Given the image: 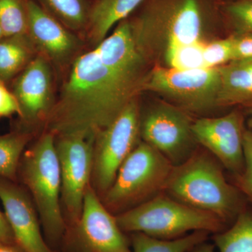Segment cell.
<instances>
[{
	"label": "cell",
	"mask_w": 252,
	"mask_h": 252,
	"mask_svg": "<svg viewBox=\"0 0 252 252\" xmlns=\"http://www.w3.org/2000/svg\"><path fill=\"white\" fill-rule=\"evenodd\" d=\"M188 252H215V245L205 240L194 246Z\"/></svg>",
	"instance_id": "cell-32"
},
{
	"label": "cell",
	"mask_w": 252,
	"mask_h": 252,
	"mask_svg": "<svg viewBox=\"0 0 252 252\" xmlns=\"http://www.w3.org/2000/svg\"><path fill=\"white\" fill-rule=\"evenodd\" d=\"M204 44L167 45L165 59L169 67L178 70H193L208 68L203 56Z\"/></svg>",
	"instance_id": "cell-23"
},
{
	"label": "cell",
	"mask_w": 252,
	"mask_h": 252,
	"mask_svg": "<svg viewBox=\"0 0 252 252\" xmlns=\"http://www.w3.org/2000/svg\"><path fill=\"white\" fill-rule=\"evenodd\" d=\"M220 68L178 70L158 67L144 81L142 89L165 94L185 107L203 111L217 106Z\"/></svg>",
	"instance_id": "cell-7"
},
{
	"label": "cell",
	"mask_w": 252,
	"mask_h": 252,
	"mask_svg": "<svg viewBox=\"0 0 252 252\" xmlns=\"http://www.w3.org/2000/svg\"><path fill=\"white\" fill-rule=\"evenodd\" d=\"M188 116L180 109L158 106L149 111L140 123L144 142L157 149L174 165L185 162L194 152L196 142Z\"/></svg>",
	"instance_id": "cell-9"
},
{
	"label": "cell",
	"mask_w": 252,
	"mask_h": 252,
	"mask_svg": "<svg viewBox=\"0 0 252 252\" xmlns=\"http://www.w3.org/2000/svg\"><path fill=\"white\" fill-rule=\"evenodd\" d=\"M116 219L124 232L164 240L181 238L198 230L215 234L228 227L215 215L186 205L164 192L119 214Z\"/></svg>",
	"instance_id": "cell-3"
},
{
	"label": "cell",
	"mask_w": 252,
	"mask_h": 252,
	"mask_svg": "<svg viewBox=\"0 0 252 252\" xmlns=\"http://www.w3.org/2000/svg\"><path fill=\"white\" fill-rule=\"evenodd\" d=\"M223 167L207 151L194 152L174 166L164 193L231 225L243 211V198L225 179Z\"/></svg>",
	"instance_id": "cell-2"
},
{
	"label": "cell",
	"mask_w": 252,
	"mask_h": 252,
	"mask_svg": "<svg viewBox=\"0 0 252 252\" xmlns=\"http://www.w3.org/2000/svg\"><path fill=\"white\" fill-rule=\"evenodd\" d=\"M162 11L157 18L165 25L167 45L200 41L203 20L198 0H177Z\"/></svg>",
	"instance_id": "cell-15"
},
{
	"label": "cell",
	"mask_w": 252,
	"mask_h": 252,
	"mask_svg": "<svg viewBox=\"0 0 252 252\" xmlns=\"http://www.w3.org/2000/svg\"><path fill=\"white\" fill-rule=\"evenodd\" d=\"M0 252H27L21 248L16 242L7 243L0 241Z\"/></svg>",
	"instance_id": "cell-31"
},
{
	"label": "cell",
	"mask_w": 252,
	"mask_h": 252,
	"mask_svg": "<svg viewBox=\"0 0 252 252\" xmlns=\"http://www.w3.org/2000/svg\"><path fill=\"white\" fill-rule=\"evenodd\" d=\"M210 233L194 231L181 238L164 240L141 233H132V252H188L195 245L205 241Z\"/></svg>",
	"instance_id": "cell-19"
},
{
	"label": "cell",
	"mask_w": 252,
	"mask_h": 252,
	"mask_svg": "<svg viewBox=\"0 0 252 252\" xmlns=\"http://www.w3.org/2000/svg\"><path fill=\"white\" fill-rule=\"evenodd\" d=\"M220 75L217 106L252 103V69L249 61L219 67Z\"/></svg>",
	"instance_id": "cell-16"
},
{
	"label": "cell",
	"mask_w": 252,
	"mask_h": 252,
	"mask_svg": "<svg viewBox=\"0 0 252 252\" xmlns=\"http://www.w3.org/2000/svg\"><path fill=\"white\" fill-rule=\"evenodd\" d=\"M77 237L86 252H132L116 217L111 215L91 187L84 195Z\"/></svg>",
	"instance_id": "cell-11"
},
{
	"label": "cell",
	"mask_w": 252,
	"mask_h": 252,
	"mask_svg": "<svg viewBox=\"0 0 252 252\" xmlns=\"http://www.w3.org/2000/svg\"><path fill=\"white\" fill-rule=\"evenodd\" d=\"M4 34H3L2 31H1V28H0V39H2V38H4Z\"/></svg>",
	"instance_id": "cell-33"
},
{
	"label": "cell",
	"mask_w": 252,
	"mask_h": 252,
	"mask_svg": "<svg viewBox=\"0 0 252 252\" xmlns=\"http://www.w3.org/2000/svg\"><path fill=\"white\" fill-rule=\"evenodd\" d=\"M251 113H252V110H251Z\"/></svg>",
	"instance_id": "cell-34"
},
{
	"label": "cell",
	"mask_w": 252,
	"mask_h": 252,
	"mask_svg": "<svg viewBox=\"0 0 252 252\" xmlns=\"http://www.w3.org/2000/svg\"><path fill=\"white\" fill-rule=\"evenodd\" d=\"M21 115V109L13 92L6 87V84L0 80V117H6L13 114Z\"/></svg>",
	"instance_id": "cell-29"
},
{
	"label": "cell",
	"mask_w": 252,
	"mask_h": 252,
	"mask_svg": "<svg viewBox=\"0 0 252 252\" xmlns=\"http://www.w3.org/2000/svg\"><path fill=\"white\" fill-rule=\"evenodd\" d=\"M213 240L220 252H252V212H240L226 229L214 234Z\"/></svg>",
	"instance_id": "cell-20"
},
{
	"label": "cell",
	"mask_w": 252,
	"mask_h": 252,
	"mask_svg": "<svg viewBox=\"0 0 252 252\" xmlns=\"http://www.w3.org/2000/svg\"><path fill=\"white\" fill-rule=\"evenodd\" d=\"M144 80L113 65L95 46L73 62L48 114L49 132L94 140L135 99Z\"/></svg>",
	"instance_id": "cell-1"
},
{
	"label": "cell",
	"mask_w": 252,
	"mask_h": 252,
	"mask_svg": "<svg viewBox=\"0 0 252 252\" xmlns=\"http://www.w3.org/2000/svg\"><path fill=\"white\" fill-rule=\"evenodd\" d=\"M252 60V33H245L233 37V61Z\"/></svg>",
	"instance_id": "cell-28"
},
{
	"label": "cell",
	"mask_w": 252,
	"mask_h": 252,
	"mask_svg": "<svg viewBox=\"0 0 252 252\" xmlns=\"http://www.w3.org/2000/svg\"><path fill=\"white\" fill-rule=\"evenodd\" d=\"M192 132L197 143L201 144L222 166L236 177L243 171V117L232 112L223 117L202 118L192 124Z\"/></svg>",
	"instance_id": "cell-10"
},
{
	"label": "cell",
	"mask_w": 252,
	"mask_h": 252,
	"mask_svg": "<svg viewBox=\"0 0 252 252\" xmlns=\"http://www.w3.org/2000/svg\"><path fill=\"white\" fill-rule=\"evenodd\" d=\"M28 35L48 60L63 63L79 46L77 38L33 0L27 1Z\"/></svg>",
	"instance_id": "cell-14"
},
{
	"label": "cell",
	"mask_w": 252,
	"mask_h": 252,
	"mask_svg": "<svg viewBox=\"0 0 252 252\" xmlns=\"http://www.w3.org/2000/svg\"><path fill=\"white\" fill-rule=\"evenodd\" d=\"M228 11L239 31L252 33V0H242L230 4Z\"/></svg>",
	"instance_id": "cell-27"
},
{
	"label": "cell",
	"mask_w": 252,
	"mask_h": 252,
	"mask_svg": "<svg viewBox=\"0 0 252 252\" xmlns=\"http://www.w3.org/2000/svg\"><path fill=\"white\" fill-rule=\"evenodd\" d=\"M0 241L7 242V243L16 242L12 230L5 217L4 213L1 211H0Z\"/></svg>",
	"instance_id": "cell-30"
},
{
	"label": "cell",
	"mask_w": 252,
	"mask_h": 252,
	"mask_svg": "<svg viewBox=\"0 0 252 252\" xmlns=\"http://www.w3.org/2000/svg\"><path fill=\"white\" fill-rule=\"evenodd\" d=\"M26 132L0 135V177L16 182L23 152L29 142Z\"/></svg>",
	"instance_id": "cell-21"
},
{
	"label": "cell",
	"mask_w": 252,
	"mask_h": 252,
	"mask_svg": "<svg viewBox=\"0 0 252 252\" xmlns=\"http://www.w3.org/2000/svg\"><path fill=\"white\" fill-rule=\"evenodd\" d=\"M0 201L16 243L27 252H53L43 238L34 205L21 187L0 177Z\"/></svg>",
	"instance_id": "cell-12"
},
{
	"label": "cell",
	"mask_w": 252,
	"mask_h": 252,
	"mask_svg": "<svg viewBox=\"0 0 252 252\" xmlns=\"http://www.w3.org/2000/svg\"><path fill=\"white\" fill-rule=\"evenodd\" d=\"M67 27L79 30L88 25L89 13L84 0H42Z\"/></svg>",
	"instance_id": "cell-24"
},
{
	"label": "cell",
	"mask_w": 252,
	"mask_h": 252,
	"mask_svg": "<svg viewBox=\"0 0 252 252\" xmlns=\"http://www.w3.org/2000/svg\"><path fill=\"white\" fill-rule=\"evenodd\" d=\"M94 142L81 136H63L56 144L63 203L76 223L80 219L84 195L93 173Z\"/></svg>",
	"instance_id": "cell-8"
},
{
	"label": "cell",
	"mask_w": 252,
	"mask_h": 252,
	"mask_svg": "<svg viewBox=\"0 0 252 252\" xmlns=\"http://www.w3.org/2000/svg\"><path fill=\"white\" fill-rule=\"evenodd\" d=\"M52 73L48 59L36 56L14 81L13 94L26 123L47 117L53 107Z\"/></svg>",
	"instance_id": "cell-13"
},
{
	"label": "cell",
	"mask_w": 252,
	"mask_h": 252,
	"mask_svg": "<svg viewBox=\"0 0 252 252\" xmlns=\"http://www.w3.org/2000/svg\"><path fill=\"white\" fill-rule=\"evenodd\" d=\"M18 172L32 195L46 236L58 241L64 235L65 225L60 203L62 184L54 134L46 132L23 154Z\"/></svg>",
	"instance_id": "cell-4"
},
{
	"label": "cell",
	"mask_w": 252,
	"mask_h": 252,
	"mask_svg": "<svg viewBox=\"0 0 252 252\" xmlns=\"http://www.w3.org/2000/svg\"><path fill=\"white\" fill-rule=\"evenodd\" d=\"M245 166L243 171L236 177L241 191L252 201V132L245 130L243 137Z\"/></svg>",
	"instance_id": "cell-26"
},
{
	"label": "cell",
	"mask_w": 252,
	"mask_h": 252,
	"mask_svg": "<svg viewBox=\"0 0 252 252\" xmlns=\"http://www.w3.org/2000/svg\"><path fill=\"white\" fill-rule=\"evenodd\" d=\"M203 56L207 67H221L233 61V37L204 44Z\"/></svg>",
	"instance_id": "cell-25"
},
{
	"label": "cell",
	"mask_w": 252,
	"mask_h": 252,
	"mask_svg": "<svg viewBox=\"0 0 252 252\" xmlns=\"http://www.w3.org/2000/svg\"><path fill=\"white\" fill-rule=\"evenodd\" d=\"M174 166L157 149L140 142L123 162L104 194V205L109 211L120 214L163 193Z\"/></svg>",
	"instance_id": "cell-5"
},
{
	"label": "cell",
	"mask_w": 252,
	"mask_h": 252,
	"mask_svg": "<svg viewBox=\"0 0 252 252\" xmlns=\"http://www.w3.org/2000/svg\"><path fill=\"white\" fill-rule=\"evenodd\" d=\"M0 28L4 37L28 34L27 1L0 0Z\"/></svg>",
	"instance_id": "cell-22"
},
{
	"label": "cell",
	"mask_w": 252,
	"mask_h": 252,
	"mask_svg": "<svg viewBox=\"0 0 252 252\" xmlns=\"http://www.w3.org/2000/svg\"><path fill=\"white\" fill-rule=\"evenodd\" d=\"M140 133V114L135 99L96 136L92 175L101 193H105L112 185L123 162L139 144Z\"/></svg>",
	"instance_id": "cell-6"
},
{
	"label": "cell",
	"mask_w": 252,
	"mask_h": 252,
	"mask_svg": "<svg viewBox=\"0 0 252 252\" xmlns=\"http://www.w3.org/2000/svg\"><path fill=\"white\" fill-rule=\"evenodd\" d=\"M36 49L28 34L0 39V80L6 84L17 77L36 57Z\"/></svg>",
	"instance_id": "cell-18"
},
{
	"label": "cell",
	"mask_w": 252,
	"mask_h": 252,
	"mask_svg": "<svg viewBox=\"0 0 252 252\" xmlns=\"http://www.w3.org/2000/svg\"><path fill=\"white\" fill-rule=\"evenodd\" d=\"M143 0H98L89 13L88 26L93 41L97 45L111 29L126 19Z\"/></svg>",
	"instance_id": "cell-17"
}]
</instances>
